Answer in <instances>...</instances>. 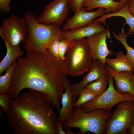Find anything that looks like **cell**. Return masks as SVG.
<instances>
[{
  "instance_id": "obj_2",
  "label": "cell",
  "mask_w": 134,
  "mask_h": 134,
  "mask_svg": "<svg viewBox=\"0 0 134 134\" xmlns=\"http://www.w3.org/2000/svg\"><path fill=\"white\" fill-rule=\"evenodd\" d=\"M41 93L31 90L10 99L6 112L15 134H58L57 115Z\"/></svg>"
},
{
  "instance_id": "obj_9",
  "label": "cell",
  "mask_w": 134,
  "mask_h": 134,
  "mask_svg": "<svg viewBox=\"0 0 134 134\" xmlns=\"http://www.w3.org/2000/svg\"><path fill=\"white\" fill-rule=\"evenodd\" d=\"M68 0H54L47 4L38 17L39 22L55 24L60 27L67 17L69 7Z\"/></svg>"
},
{
  "instance_id": "obj_33",
  "label": "cell",
  "mask_w": 134,
  "mask_h": 134,
  "mask_svg": "<svg viewBox=\"0 0 134 134\" xmlns=\"http://www.w3.org/2000/svg\"><path fill=\"white\" fill-rule=\"evenodd\" d=\"M134 73H133V74L132 76V79L133 83L134 85Z\"/></svg>"
},
{
  "instance_id": "obj_8",
  "label": "cell",
  "mask_w": 134,
  "mask_h": 134,
  "mask_svg": "<svg viewBox=\"0 0 134 134\" xmlns=\"http://www.w3.org/2000/svg\"><path fill=\"white\" fill-rule=\"evenodd\" d=\"M27 34L24 18L12 14L3 19L0 27V35L12 47L19 45L25 41Z\"/></svg>"
},
{
  "instance_id": "obj_4",
  "label": "cell",
  "mask_w": 134,
  "mask_h": 134,
  "mask_svg": "<svg viewBox=\"0 0 134 134\" xmlns=\"http://www.w3.org/2000/svg\"><path fill=\"white\" fill-rule=\"evenodd\" d=\"M113 113L102 108L86 112L80 105L75 107L71 115L62 123L64 128L79 129L80 134L90 132L106 134V124Z\"/></svg>"
},
{
  "instance_id": "obj_21",
  "label": "cell",
  "mask_w": 134,
  "mask_h": 134,
  "mask_svg": "<svg viewBox=\"0 0 134 134\" xmlns=\"http://www.w3.org/2000/svg\"><path fill=\"white\" fill-rule=\"evenodd\" d=\"M112 35L116 40L120 41L123 45L126 51V55L128 59L134 65V49L130 46L127 42V35L122 29L121 32L118 33V35L114 32H112Z\"/></svg>"
},
{
  "instance_id": "obj_11",
  "label": "cell",
  "mask_w": 134,
  "mask_h": 134,
  "mask_svg": "<svg viewBox=\"0 0 134 134\" xmlns=\"http://www.w3.org/2000/svg\"><path fill=\"white\" fill-rule=\"evenodd\" d=\"M105 14L104 8H99L96 11L89 12L86 11L83 6L78 12L67 20L63 25L62 29L64 31H66L86 26L92 23L95 18Z\"/></svg>"
},
{
  "instance_id": "obj_15",
  "label": "cell",
  "mask_w": 134,
  "mask_h": 134,
  "mask_svg": "<svg viewBox=\"0 0 134 134\" xmlns=\"http://www.w3.org/2000/svg\"><path fill=\"white\" fill-rule=\"evenodd\" d=\"M64 85L65 91L62 94L61 100L62 107L58 111L57 118V119L62 123L71 115L74 109L73 91L67 76L65 78Z\"/></svg>"
},
{
  "instance_id": "obj_25",
  "label": "cell",
  "mask_w": 134,
  "mask_h": 134,
  "mask_svg": "<svg viewBox=\"0 0 134 134\" xmlns=\"http://www.w3.org/2000/svg\"><path fill=\"white\" fill-rule=\"evenodd\" d=\"M60 40L55 39L50 43L48 47V50L52 55L57 59H60L59 56L58 51Z\"/></svg>"
},
{
  "instance_id": "obj_17",
  "label": "cell",
  "mask_w": 134,
  "mask_h": 134,
  "mask_svg": "<svg viewBox=\"0 0 134 134\" xmlns=\"http://www.w3.org/2000/svg\"><path fill=\"white\" fill-rule=\"evenodd\" d=\"M116 58L111 59L106 58L105 63L116 72L134 71V65L127 58L122 51L115 53Z\"/></svg>"
},
{
  "instance_id": "obj_29",
  "label": "cell",
  "mask_w": 134,
  "mask_h": 134,
  "mask_svg": "<svg viewBox=\"0 0 134 134\" xmlns=\"http://www.w3.org/2000/svg\"><path fill=\"white\" fill-rule=\"evenodd\" d=\"M63 126L62 123L57 119L56 127L58 131V134H66L63 130Z\"/></svg>"
},
{
  "instance_id": "obj_35",
  "label": "cell",
  "mask_w": 134,
  "mask_h": 134,
  "mask_svg": "<svg viewBox=\"0 0 134 134\" xmlns=\"http://www.w3.org/2000/svg\"><path fill=\"white\" fill-rule=\"evenodd\" d=\"M114 0L115 1H117L118 0Z\"/></svg>"
},
{
  "instance_id": "obj_10",
  "label": "cell",
  "mask_w": 134,
  "mask_h": 134,
  "mask_svg": "<svg viewBox=\"0 0 134 134\" xmlns=\"http://www.w3.org/2000/svg\"><path fill=\"white\" fill-rule=\"evenodd\" d=\"M110 34L108 28L87 37V40L91 50L92 61L100 60L106 66L105 60L108 56L112 55L113 51L108 48L106 42L107 37L110 38Z\"/></svg>"
},
{
  "instance_id": "obj_31",
  "label": "cell",
  "mask_w": 134,
  "mask_h": 134,
  "mask_svg": "<svg viewBox=\"0 0 134 134\" xmlns=\"http://www.w3.org/2000/svg\"><path fill=\"white\" fill-rule=\"evenodd\" d=\"M126 134H134V124L131 125L128 128Z\"/></svg>"
},
{
  "instance_id": "obj_7",
  "label": "cell",
  "mask_w": 134,
  "mask_h": 134,
  "mask_svg": "<svg viewBox=\"0 0 134 134\" xmlns=\"http://www.w3.org/2000/svg\"><path fill=\"white\" fill-rule=\"evenodd\" d=\"M113 78L109 75V85L106 90L102 94L82 105L84 111L87 112L97 108H102L111 112L115 105L125 100L134 101V96L129 93H121L114 88Z\"/></svg>"
},
{
  "instance_id": "obj_23",
  "label": "cell",
  "mask_w": 134,
  "mask_h": 134,
  "mask_svg": "<svg viewBox=\"0 0 134 134\" xmlns=\"http://www.w3.org/2000/svg\"><path fill=\"white\" fill-rule=\"evenodd\" d=\"M79 95L77 100L73 103L74 107L82 105L98 96L91 90L85 87L81 89Z\"/></svg>"
},
{
  "instance_id": "obj_24",
  "label": "cell",
  "mask_w": 134,
  "mask_h": 134,
  "mask_svg": "<svg viewBox=\"0 0 134 134\" xmlns=\"http://www.w3.org/2000/svg\"><path fill=\"white\" fill-rule=\"evenodd\" d=\"M73 40L68 39H62L60 40L58 54L59 58L62 60L65 61V54Z\"/></svg>"
},
{
  "instance_id": "obj_13",
  "label": "cell",
  "mask_w": 134,
  "mask_h": 134,
  "mask_svg": "<svg viewBox=\"0 0 134 134\" xmlns=\"http://www.w3.org/2000/svg\"><path fill=\"white\" fill-rule=\"evenodd\" d=\"M106 67L108 74L114 80L117 91L120 93H129L134 96V85L132 79L133 72L124 71L118 73L108 65Z\"/></svg>"
},
{
  "instance_id": "obj_18",
  "label": "cell",
  "mask_w": 134,
  "mask_h": 134,
  "mask_svg": "<svg viewBox=\"0 0 134 134\" xmlns=\"http://www.w3.org/2000/svg\"><path fill=\"white\" fill-rule=\"evenodd\" d=\"M121 16L124 18L126 22L123 25L128 24L129 29L128 34L131 36L133 32H134V16L131 13L129 7L128 0L124 6L118 11L113 13L108 14H105L100 16L97 19L94 20L93 23H103L105 24V21L106 19L112 17Z\"/></svg>"
},
{
  "instance_id": "obj_22",
  "label": "cell",
  "mask_w": 134,
  "mask_h": 134,
  "mask_svg": "<svg viewBox=\"0 0 134 134\" xmlns=\"http://www.w3.org/2000/svg\"><path fill=\"white\" fill-rule=\"evenodd\" d=\"M108 82L109 77L101 78L90 83L84 87L90 90L99 96L103 93L106 90V86Z\"/></svg>"
},
{
  "instance_id": "obj_30",
  "label": "cell",
  "mask_w": 134,
  "mask_h": 134,
  "mask_svg": "<svg viewBox=\"0 0 134 134\" xmlns=\"http://www.w3.org/2000/svg\"><path fill=\"white\" fill-rule=\"evenodd\" d=\"M129 7L130 12L134 16V0H128Z\"/></svg>"
},
{
  "instance_id": "obj_6",
  "label": "cell",
  "mask_w": 134,
  "mask_h": 134,
  "mask_svg": "<svg viewBox=\"0 0 134 134\" xmlns=\"http://www.w3.org/2000/svg\"><path fill=\"white\" fill-rule=\"evenodd\" d=\"M134 124V101L125 100L116 104V108L107 122L106 134H126Z\"/></svg>"
},
{
  "instance_id": "obj_28",
  "label": "cell",
  "mask_w": 134,
  "mask_h": 134,
  "mask_svg": "<svg viewBox=\"0 0 134 134\" xmlns=\"http://www.w3.org/2000/svg\"><path fill=\"white\" fill-rule=\"evenodd\" d=\"M11 0H0V9L3 13H8L11 10L10 3Z\"/></svg>"
},
{
  "instance_id": "obj_32",
  "label": "cell",
  "mask_w": 134,
  "mask_h": 134,
  "mask_svg": "<svg viewBox=\"0 0 134 134\" xmlns=\"http://www.w3.org/2000/svg\"><path fill=\"white\" fill-rule=\"evenodd\" d=\"M65 132L67 134H76L72 132L69 129V128H64Z\"/></svg>"
},
{
  "instance_id": "obj_3",
  "label": "cell",
  "mask_w": 134,
  "mask_h": 134,
  "mask_svg": "<svg viewBox=\"0 0 134 134\" xmlns=\"http://www.w3.org/2000/svg\"><path fill=\"white\" fill-rule=\"evenodd\" d=\"M27 34L23 48L30 51L43 52L53 40L62 39L63 30L54 24L45 25L37 21L38 17L34 12L27 11L24 14Z\"/></svg>"
},
{
  "instance_id": "obj_14",
  "label": "cell",
  "mask_w": 134,
  "mask_h": 134,
  "mask_svg": "<svg viewBox=\"0 0 134 134\" xmlns=\"http://www.w3.org/2000/svg\"><path fill=\"white\" fill-rule=\"evenodd\" d=\"M107 28L100 23H93L77 29L63 31L62 39L74 40L88 37Z\"/></svg>"
},
{
  "instance_id": "obj_16",
  "label": "cell",
  "mask_w": 134,
  "mask_h": 134,
  "mask_svg": "<svg viewBox=\"0 0 134 134\" xmlns=\"http://www.w3.org/2000/svg\"><path fill=\"white\" fill-rule=\"evenodd\" d=\"M127 1L118 2L113 0H84L83 6L86 11L89 12L96 8H104L105 14H108L119 11L124 6Z\"/></svg>"
},
{
  "instance_id": "obj_34",
  "label": "cell",
  "mask_w": 134,
  "mask_h": 134,
  "mask_svg": "<svg viewBox=\"0 0 134 134\" xmlns=\"http://www.w3.org/2000/svg\"><path fill=\"white\" fill-rule=\"evenodd\" d=\"M119 0V1H123L125 0Z\"/></svg>"
},
{
  "instance_id": "obj_26",
  "label": "cell",
  "mask_w": 134,
  "mask_h": 134,
  "mask_svg": "<svg viewBox=\"0 0 134 134\" xmlns=\"http://www.w3.org/2000/svg\"><path fill=\"white\" fill-rule=\"evenodd\" d=\"M84 0H68V4L69 8L74 12H78L83 7Z\"/></svg>"
},
{
  "instance_id": "obj_12",
  "label": "cell",
  "mask_w": 134,
  "mask_h": 134,
  "mask_svg": "<svg viewBox=\"0 0 134 134\" xmlns=\"http://www.w3.org/2000/svg\"><path fill=\"white\" fill-rule=\"evenodd\" d=\"M109 76L106 67L100 60L97 59L92 61L88 73L80 82L71 85L73 92V102L76 100L81 89L88 83L100 78L108 77Z\"/></svg>"
},
{
  "instance_id": "obj_1",
  "label": "cell",
  "mask_w": 134,
  "mask_h": 134,
  "mask_svg": "<svg viewBox=\"0 0 134 134\" xmlns=\"http://www.w3.org/2000/svg\"><path fill=\"white\" fill-rule=\"evenodd\" d=\"M26 51L25 57L17 59L9 93L10 98L17 97L24 89H30L44 95L59 111L67 74L64 61L57 59L48 50Z\"/></svg>"
},
{
  "instance_id": "obj_5",
  "label": "cell",
  "mask_w": 134,
  "mask_h": 134,
  "mask_svg": "<svg viewBox=\"0 0 134 134\" xmlns=\"http://www.w3.org/2000/svg\"><path fill=\"white\" fill-rule=\"evenodd\" d=\"M66 53L64 62L67 74L78 76L90 69L92 60L90 49L86 39L74 40Z\"/></svg>"
},
{
  "instance_id": "obj_20",
  "label": "cell",
  "mask_w": 134,
  "mask_h": 134,
  "mask_svg": "<svg viewBox=\"0 0 134 134\" xmlns=\"http://www.w3.org/2000/svg\"><path fill=\"white\" fill-rule=\"evenodd\" d=\"M17 61L15 60L11 66L6 70L5 74L0 76V94L8 93L11 85L12 77L16 67Z\"/></svg>"
},
{
  "instance_id": "obj_27",
  "label": "cell",
  "mask_w": 134,
  "mask_h": 134,
  "mask_svg": "<svg viewBox=\"0 0 134 134\" xmlns=\"http://www.w3.org/2000/svg\"><path fill=\"white\" fill-rule=\"evenodd\" d=\"M10 98L9 93L4 94H0V106L6 112L8 110Z\"/></svg>"
},
{
  "instance_id": "obj_19",
  "label": "cell",
  "mask_w": 134,
  "mask_h": 134,
  "mask_svg": "<svg viewBox=\"0 0 134 134\" xmlns=\"http://www.w3.org/2000/svg\"><path fill=\"white\" fill-rule=\"evenodd\" d=\"M7 49L5 56L0 62V75L12 65L14 61L19 57L22 56L24 52L19 46L14 47L11 46L5 40H3Z\"/></svg>"
}]
</instances>
